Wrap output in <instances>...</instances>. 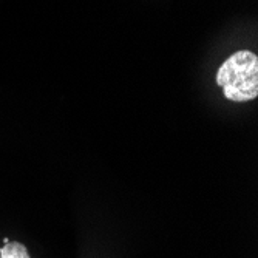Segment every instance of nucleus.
<instances>
[{"label": "nucleus", "instance_id": "nucleus-1", "mask_svg": "<svg viewBox=\"0 0 258 258\" xmlns=\"http://www.w3.org/2000/svg\"><path fill=\"white\" fill-rule=\"evenodd\" d=\"M217 84L233 102H249L258 96V57L241 50L229 56L217 73Z\"/></svg>", "mask_w": 258, "mask_h": 258}, {"label": "nucleus", "instance_id": "nucleus-2", "mask_svg": "<svg viewBox=\"0 0 258 258\" xmlns=\"http://www.w3.org/2000/svg\"><path fill=\"white\" fill-rule=\"evenodd\" d=\"M0 258H31L27 246L19 241H10L0 249Z\"/></svg>", "mask_w": 258, "mask_h": 258}]
</instances>
